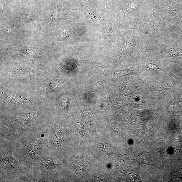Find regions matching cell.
<instances>
[{"instance_id":"1","label":"cell","mask_w":182,"mask_h":182,"mask_svg":"<svg viewBox=\"0 0 182 182\" xmlns=\"http://www.w3.org/2000/svg\"><path fill=\"white\" fill-rule=\"evenodd\" d=\"M41 165L42 168L48 170L53 169L58 166L53 159L49 157L42 158Z\"/></svg>"},{"instance_id":"2","label":"cell","mask_w":182,"mask_h":182,"mask_svg":"<svg viewBox=\"0 0 182 182\" xmlns=\"http://www.w3.org/2000/svg\"><path fill=\"white\" fill-rule=\"evenodd\" d=\"M73 170L75 173L78 176L82 175L85 172L84 165L81 162L75 163L73 167Z\"/></svg>"},{"instance_id":"3","label":"cell","mask_w":182,"mask_h":182,"mask_svg":"<svg viewBox=\"0 0 182 182\" xmlns=\"http://www.w3.org/2000/svg\"><path fill=\"white\" fill-rule=\"evenodd\" d=\"M30 145L32 150L37 151L40 150L42 147V144L41 141L37 139H34L31 141Z\"/></svg>"},{"instance_id":"4","label":"cell","mask_w":182,"mask_h":182,"mask_svg":"<svg viewBox=\"0 0 182 182\" xmlns=\"http://www.w3.org/2000/svg\"><path fill=\"white\" fill-rule=\"evenodd\" d=\"M100 148L101 151L105 154L110 155L112 153V150L110 145L106 143L100 144Z\"/></svg>"},{"instance_id":"5","label":"cell","mask_w":182,"mask_h":182,"mask_svg":"<svg viewBox=\"0 0 182 182\" xmlns=\"http://www.w3.org/2000/svg\"><path fill=\"white\" fill-rule=\"evenodd\" d=\"M32 119V116L31 114H25V115L22 116L21 117H18V119L19 120V121H20L21 123L23 121L24 122H26V123L28 122L31 121Z\"/></svg>"},{"instance_id":"6","label":"cell","mask_w":182,"mask_h":182,"mask_svg":"<svg viewBox=\"0 0 182 182\" xmlns=\"http://www.w3.org/2000/svg\"><path fill=\"white\" fill-rule=\"evenodd\" d=\"M111 128L113 131L116 132H121L122 130V127L116 123H113L111 124Z\"/></svg>"},{"instance_id":"7","label":"cell","mask_w":182,"mask_h":182,"mask_svg":"<svg viewBox=\"0 0 182 182\" xmlns=\"http://www.w3.org/2000/svg\"><path fill=\"white\" fill-rule=\"evenodd\" d=\"M83 119L85 123L87 125H91V117L89 115L88 113H86L85 112L83 114Z\"/></svg>"},{"instance_id":"8","label":"cell","mask_w":182,"mask_h":182,"mask_svg":"<svg viewBox=\"0 0 182 182\" xmlns=\"http://www.w3.org/2000/svg\"><path fill=\"white\" fill-rule=\"evenodd\" d=\"M75 126L76 127L78 131L80 133H82L83 132V125L81 122H76L75 123Z\"/></svg>"},{"instance_id":"9","label":"cell","mask_w":182,"mask_h":182,"mask_svg":"<svg viewBox=\"0 0 182 182\" xmlns=\"http://www.w3.org/2000/svg\"><path fill=\"white\" fill-rule=\"evenodd\" d=\"M146 67L153 70L159 69V68L158 66L152 63L148 62L146 63Z\"/></svg>"},{"instance_id":"10","label":"cell","mask_w":182,"mask_h":182,"mask_svg":"<svg viewBox=\"0 0 182 182\" xmlns=\"http://www.w3.org/2000/svg\"><path fill=\"white\" fill-rule=\"evenodd\" d=\"M105 178L104 176L101 175H99L96 177V180L98 181H104L105 180Z\"/></svg>"}]
</instances>
